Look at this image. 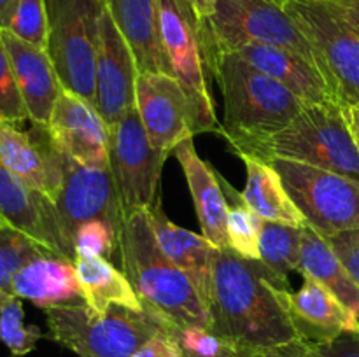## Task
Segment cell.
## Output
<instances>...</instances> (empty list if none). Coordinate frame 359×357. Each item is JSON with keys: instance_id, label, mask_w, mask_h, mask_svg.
Listing matches in <instances>:
<instances>
[{"instance_id": "2", "label": "cell", "mask_w": 359, "mask_h": 357, "mask_svg": "<svg viewBox=\"0 0 359 357\" xmlns=\"http://www.w3.org/2000/svg\"><path fill=\"white\" fill-rule=\"evenodd\" d=\"M223 94L221 135L241 158H256L266 140L286 128L305 102L279 80L249 65L237 52L207 59Z\"/></svg>"}, {"instance_id": "45", "label": "cell", "mask_w": 359, "mask_h": 357, "mask_svg": "<svg viewBox=\"0 0 359 357\" xmlns=\"http://www.w3.org/2000/svg\"><path fill=\"white\" fill-rule=\"evenodd\" d=\"M2 224H9V223H7V220H6V219H4V217H2V216H0V226H2Z\"/></svg>"}, {"instance_id": "29", "label": "cell", "mask_w": 359, "mask_h": 357, "mask_svg": "<svg viewBox=\"0 0 359 357\" xmlns=\"http://www.w3.org/2000/svg\"><path fill=\"white\" fill-rule=\"evenodd\" d=\"M219 181L230 203L226 223L230 248L242 258L259 261V237H262L263 219L245 205L241 192L228 184L226 178L219 175Z\"/></svg>"}, {"instance_id": "42", "label": "cell", "mask_w": 359, "mask_h": 357, "mask_svg": "<svg viewBox=\"0 0 359 357\" xmlns=\"http://www.w3.org/2000/svg\"><path fill=\"white\" fill-rule=\"evenodd\" d=\"M18 0H0V30L7 28L11 16H13L14 9H16Z\"/></svg>"}, {"instance_id": "33", "label": "cell", "mask_w": 359, "mask_h": 357, "mask_svg": "<svg viewBox=\"0 0 359 357\" xmlns=\"http://www.w3.org/2000/svg\"><path fill=\"white\" fill-rule=\"evenodd\" d=\"M175 336L184 357H230L245 350H252L200 326L177 329Z\"/></svg>"}, {"instance_id": "5", "label": "cell", "mask_w": 359, "mask_h": 357, "mask_svg": "<svg viewBox=\"0 0 359 357\" xmlns=\"http://www.w3.org/2000/svg\"><path fill=\"white\" fill-rule=\"evenodd\" d=\"M200 37L205 62L248 44H266L298 52L319 69L314 48L280 0H216L214 13L200 20Z\"/></svg>"}, {"instance_id": "23", "label": "cell", "mask_w": 359, "mask_h": 357, "mask_svg": "<svg viewBox=\"0 0 359 357\" xmlns=\"http://www.w3.org/2000/svg\"><path fill=\"white\" fill-rule=\"evenodd\" d=\"M13 290L42 310L83 304L76 261L58 254H42L16 273Z\"/></svg>"}, {"instance_id": "11", "label": "cell", "mask_w": 359, "mask_h": 357, "mask_svg": "<svg viewBox=\"0 0 359 357\" xmlns=\"http://www.w3.org/2000/svg\"><path fill=\"white\" fill-rule=\"evenodd\" d=\"M167 158L151 146L137 105L109 128V167L123 217L149 209L160 198V177Z\"/></svg>"}, {"instance_id": "32", "label": "cell", "mask_w": 359, "mask_h": 357, "mask_svg": "<svg viewBox=\"0 0 359 357\" xmlns=\"http://www.w3.org/2000/svg\"><path fill=\"white\" fill-rule=\"evenodd\" d=\"M7 30L48 51L49 21L46 0H18Z\"/></svg>"}, {"instance_id": "38", "label": "cell", "mask_w": 359, "mask_h": 357, "mask_svg": "<svg viewBox=\"0 0 359 357\" xmlns=\"http://www.w3.org/2000/svg\"><path fill=\"white\" fill-rule=\"evenodd\" d=\"M318 357H359V332H342L325 343H311Z\"/></svg>"}, {"instance_id": "21", "label": "cell", "mask_w": 359, "mask_h": 357, "mask_svg": "<svg viewBox=\"0 0 359 357\" xmlns=\"http://www.w3.org/2000/svg\"><path fill=\"white\" fill-rule=\"evenodd\" d=\"M235 52L259 72L279 80L307 105L339 104L321 70L298 52L266 44H248Z\"/></svg>"}, {"instance_id": "4", "label": "cell", "mask_w": 359, "mask_h": 357, "mask_svg": "<svg viewBox=\"0 0 359 357\" xmlns=\"http://www.w3.org/2000/svg\"><path fill=\"white\" fill-rule=\"evenodd\" d=\"M44 312L48 338L77 357H132L154 335L174 329L147 310L125 307L98 314L83 303Z\"/></svg>"}, {"instance_id": "39", "label": "cell", "mask_w": 359, "mask_h": 357, "mask_svg": "<svg viewBox=\"0 0 359 357\" xmlns=\"http://www.w3.org/2000/svg\"><path fill=\"white\" fill-rule=\"evenodd\" d=\"M258 357H318L311 343L297 338L291 342L283 343V345L270 346V349L256 350Z\"/></svg>"}, {"instance_id": "27", "label": "cell", "mask_w": 359, "mask_h": 357, "mask_svg": "<svg viewBox=\"0 0 359 357\" xmlns=\"http://www.w3.org/2000/svg\"><path fill=\"white\" fill-rule=\"evenodd\" d=\"M77 280L83 300L91 310L105 314L111 307L144 312L128 276L105 258H76Z\"/></svg>"}, {"instance_id": "31", "label": "cell", "mask_w": 359, "mask_h": 357, "mask_svg": "<svg viewBox=\"0 0 359 357\" xmlns=\"http://www.w3.org/2000/svg\"><path fill=\"white\" fill-rule=\"evenodd\" d=\"M42 331L37 326L25 324L21 298H13L0 307V342L9 349L13 357H23L35 349Z\"/></svg>"}, {"instance_id": "6", "label": "cell", "mask_w": 359, "mask_h": 357, "mask_svg": "<svg viewBox=\"0 0 359 357\" xmlns=\"http://www.w3.org/2000/svg\"><path fill=\"white\" fill-rule=\"evenodd\" d=\"M276 158L359 181V150L339 104L305 105L286 128L263 144L256 160L270 163Z\"/></svg>"}, {"instance_id": "3", "label": "cell", "mask_w": 359, "mask_h": 357, "mask_svg": "<svg viewBox=\"0 0 359 357\" xmlns=\"http://www.w3.org/2000/svg\"><path fill=\"white\" fill-rule=\"evenodd\" d=\"M119 255L144 310L174 329L200 326L210 329V312L189 276L158 245L147 209L123 217Z\"/></svg>"}, {"instance_id": "19", "label": "cell", "mask_w": 359, "mask_h": 357, "mask_svg": "<svg viewBox=\"0 0 359 357\" xmlns=\"http://www.w3.org/2000/svg\"><path fill=\"white\" fill-rule=\"evenodd\" d=\"M11 58L14 77L32 125L48 126L58 94L62 91L56 70L48 51L23 41L7 28L0 30Z\"/></svg>"}, {"instance_id": "22", "label": "cell", "mask_w": 359, "mask_h": 357, "mask_svg": "<svg viewBox=\"0 0 359 357\" xmlns=\"http://www.w3.org/2000/svg\"><path fill=\"white\" fill-rule=\"evenodd\" d=\"M105 4L132 51L137 70L172 76L161 38L160 0H105Z\"/></svg>"}, {"instance_id": "34", "label": "cell", "mask_w": 359, "mask_h": 357, "mask_svg": "<svg viewBox=\"0 0 359 357\" xmlns=\"http://www.w3.org/2000/svg\"><path fill=\"white\" fill-rule=\"evenodd\" d=\"M76 258H105L119 251V227L104 219H91L81 224L74 234Z\"/></svg>"}, {"instance_id": "24", "label": "cell", "mask_w": 359, "mask_h": 357, "mask_svg": "<svg viewBox=\"0 0 359 357\" xmlns=\"http://www.w3.org/2000/svg\"><path fill=\"white\" fill-rule=\"evenodd\" d=\"M147 217L163 254L189 276L207 304L216 247L203 234H196L172 223L161 209V196L147 209Z\"/></svg>"}, {"instance_id": "43", "label": "cell", "mask_w": 359, "mask_h": 357, "mask_svg": "<svg viewBox=\"0 0 359 357\" xmlns=\"http://www.w3.org/2000/svg\"><path fill=\"white\" fill-rule=\"evenodd\" d=\"M189 2L195 7L200 20H205V18H209L214 13V2L216 0H189Z\"/></svg>"}, {"instance_id": "30", "label": "cell", "mask_w": 359, "mask_h": 357, "mask_svg": "<svg viewBox=\"0 0 359 357\" xmlns=\"http://www.w3.org/2000/svg\"><path fill=\"white\" fill-rule=\"evenodd\" d=\"M42 254H51L41 244L16 230L11 224L0 226V307L18 298L13 290L16 273L32 259Z\"/></svg>"}, {"instance_id": "35", "label": "cell", "mask_w": 359, "mask_h": 357, "mask_svg": "<svg viewBox=\"0 0 359 357\" xmlns=\"http://www.w3.org/2000/svg\"><path fill=\"white\" fill-rule=\"evenodd\" d=\"M28 119L27 107L21 98L11 58L0 37V121L21 126Z\"/></svg>"}, {"instance_id": "16", "label": "cell", "mask_w": 359, "mask_h": 357, "mask_svg": "<svg viewBox=\"0 0 359 357\" xmlns=\"http://www.w3.org/2000/svg\"><path fill=\"white\" fill-rule=\"evenodd\" d=\"M53 142L63 154L86 167H109V130L97 108L62 88L48 122Z\"/></svg>"}, {"instance_id": "40", "label": "cell", "mask_w": 359, "mask_h": 357, "mask_svg": "<svg viewBox=\"0 0 359 357\" xmlns=\"http://www.w3.org/2000/svg\"><path fill=\"white\" fill-rule=\"evenodd\" d=\"M333 13L359 37V0H326Z\"/></svg>"}, {"instance_id": "13", "label": "cell", "mask_w": 359, "mask_h": 357, "mask_svg": "<svg viewBox=\"0 0 359 357\" xmlns=\"http://www.w3.org/2000/svg\"><path fill=\"white\" fill-rule=\"evenodd\" d=\"M135 105L151 146L170 156L184 140L193 139L188 98L175 77L163 72H139Z\"/></svg>"}, {"instance_id": "9", "label": "cell", "mask_w": 359, "mask_h": 357, "mask_svg": "<svg viewBox=\"0 0 359 357\" xmlns=\"http://www.w3.org/2000/svg\"><path fill=\"white\" fill-rule=\"evenodd\" d=\"M305 217L323 238L359 230V181L311 164L276 158L270 161Z\"/></svg>"}, {"instance_id": "12", "label": "cell", "mask_w": 359, "mask_h": 357, "mask_svg": "<svg viewBox=\"0 0 359 357\" xmlns=\"http://www.w3.org/2000/svg\"><path fill=\"white\" fill-rule=\"evenodd\" d=\"M55 212L60 233L72 252L76 230L86 220L104 219L121 230L123 212L111 167H86L63 154V184Z\"/></svg>"}, {"instance_id": "25", "label": "cell", "mask_w": 359, "mask_h": 357, "mask_svg": "<svg viewBox=\"0 0 359 357\" xmlns=\"http://www.w3.org/2000/svg\"><path fill=\"white\" fill-rule=\"evenodd\" d=\"M245 163V188L241 192L245 205L263 220L304 227L305 217L283 184L279 172L256 158H242Z\"/></svg>"}, {"instance_id": "26", "label": "cell", "mask_w": 359, "mask_h": 357, "mask_svg": "<svg viewBox=\"0 0 359 357\" xmlns=\"http://www.w3.org/2000/svg\"><path fill=\"white\" fill-rule=\"evenodd\" d=\"M298 272L318 280L354 315L359 324V287L344 268L326 238L309 226L302 227V252Z\"/></svg>"}, {"instance_id": "15", "label": "cell", "mask_w": 359, "mask_h": 357, "mask_svg": "<svg viewBox=\"0 0 359 357\" xmlns=\"http://www.w3.org/2000/svg\"><path fill=\"white\" fill-rule=\"evenodd\" d=\"M139 70L128 44L105 9L100 18L97 48V111L107 130L135 107V83Z\"/></svg>"}, {"instance_id": "28", "label": "cell", "mask_w": 359, "mask_h": 357, "mask_svg": "<svg viewBox=\"0 0 359 357\" xmlns=\"http://www.w3.org/2000/svg\"><path fill=\"white\" fill-rule=\"evenodd\" d=\"M302 252V227L263 220L259 237V261L287 282V273L298 272Z\"/></svg>"}, {"instance_id": "20", "label": "cell", "mask_w": 359, "mask_h": 357, "mask_svg": "<svg viewBox=\"0 0 359 357\" xmlns=\"http://www.w3.org/2000/svg\"><path fill=\"white\" fill-rule=\"evenodd\" d=\"M174 156L184 172L202 234L219 251L230 248L226 231L230 203L221 186L219 174L198 156L193 139L179 144Z\"/></svg>"}, {"instance_id": "14", "label": "cell", "mask_w": 359, "mask_h": 357, "mask_svg": "<svg viewBox=\"0 0 359 357\" xmlns=\"http://www.w3.org/2000/svg\"><path fill=\"white\" fill-rule=\"evenodd\" d=\"M0 163L55 203L63 184V153L53 142L48 126L32 125L23 132L0 121Z\"/></svg>"}, {"instance_id": "1", "label": "cell", "mask_w": 359, "mask_h": 357, "mask_svg": "<svg viewBox=\"0 0 359 357\" xmlns=\"http://www.w3.org/2000/svg\"><path fill=\"white\" fill-rule=\"evenodd\" d=\"M280 289H291L262 261L216 248L207 307L210 331L252 350L297 340Z\"/></svg>"}, {"instance_id": "37", "label": "cell", "mask_w": 359, "mask_h": 357, "mask_svg": "<svg viewBox=\"0 0 359 357\" xmlns=\"http://www.w3.org/2000/svg\"><path fill=\"white\" fill-rule=\"evenodd\" d=\"M132 357H184L175 336V329H167L147 340Z\"/></svg>"}, {"instance_id": "17", "label": "cell", "mask_w": 359, "mask_h": 357, "mask_svg": "<svg viewBox=\"0 0 359 357\" xmlns=\"http://www.w3.org/2000/svg\"><path fill=\"white\" fill-rule=\"evenodd\" d=\"M0 216L13 227L23 231L51 254L76 261L74 252L67 247L58 220L55 203L41 192L34 191L27 182L0 163Z\"/></svg>"}, {"instance_id": "41", "label": "cell", "mask_w": 359, "mask_h": 357, "mask_svg": "<svg viewBox=\"0 0 359 357\" xmlns=\"http://www.w3.org/2000/svg\"><path fill=\"white\" fill-rule=\"evenodd\" d=\"M342 114L347 122V128H349L351 135H353L354 144H356L359 150V105L358 104L342 105Z\"/></svg>"}, {"instance_id": "8", "label": "cell", "mask_w": 359, "mask_h": 357, "mask_svg": "<svg viewBox=\"0 0 359 357\" xmlns=\"http://www.w3.org/2000/svg\"><path fill=\"white\" fill-rule=\"evenodd\" d=\"M161 38L172 76L184 91L193 135L221 132L209 86V69L200 37V18L189 0H160Z\"/></svg>"}, {"instance_id": "44", "label": "cell", "mask_w": 359, "mask_h": 357, "mask_svg": "<svg viewBox=\"0 0 359 357\" xmlns=\"http://www.w3.org/2000/svg\"><path fill=\"white\" fill-rule=\"evenodd\" d=\"M230 357H258V352H256V350H245V352L235 354V356H230Z\"/></svg>"}, {"instance_id": "36", "label": "cell", "mask_w": 359, "mask_h": 357, "mask_svg": "<svg viewBox=\"0 0 359 357\" xmlns=\"http://www.w3.org/2000/svg\"><path fill=\"white\" fill-rule=\"evenodd\" d=\"M330 247L339 255L344 268L349 272L351 279L359 287V230L342 231L326 238Z\"/></svg>"}, {"instance_id": "7", "label": "cell", "mask_w": 359, "mask_h": 357, "mask_svg": "<svg viewBox=\"0 0 359 357\" xmlns=\"http://www.w3.org/2000/svg\"><path fill=\"white\" fill-rule=\"evenodd\" d=\"M48 55L60 84L97 108V48L105 0H46Z\"/></svg>"}, {"instance_id": "18", "label": "cell", "mask_w": 359, "mask_h": 357, "mask_svg": "<svg viewBox=\"0 0 359 357\" xmlns=\"http://www.w3.org/2000/svg\"><path fill=\"white\" fill-rule=\"evenodd\" d=\"M280 300L297 336L304 342L325 343L342 332H359L354 315L335 294L311 276H304V286L297 293L280 289Z\"/></svg>"}, {"instance_id": "10", "label": "cell", "mask_w": 359, "mask_h": 357, "mask_svg": "<svg viewBox=\"0 0 359 357\" xmlns=\"http://www.w3.org/2000/svg\"><path fill=\"white\" fill-rule=\"evenodd\" d=\"M314 48L339 105H359V37L326 0H280Z\"/></svg>"}]
</instances>
